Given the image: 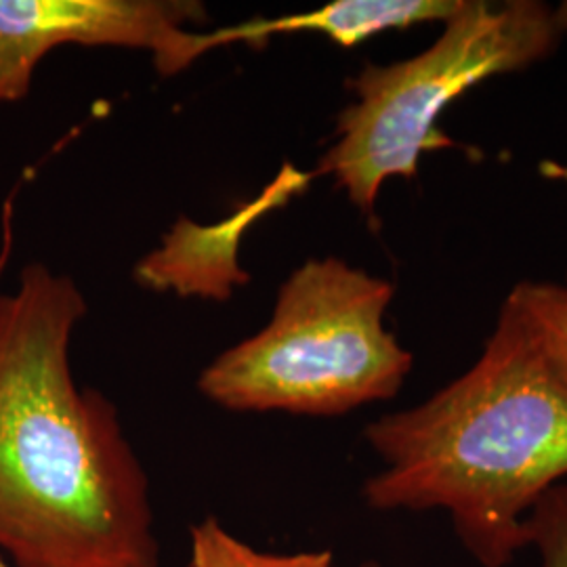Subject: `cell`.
I'll list each match as a JSON object with an SVG mask.
<instances>
[{"mask_svg": "<svg viewBox=\"0 0 567 567\" xmlns=\"http://www.w3.org/2000/svg\"><path fill=\"white\" fill-rule=\"evenodd\" d=\"M566 34L567 2L463 0L423 53L368 63L347 82L355 100L339 114L313 177H332L372 219L389 179H414L425 152L452 145L437 128L450 103L492 76L547 60Z\"/></svg>", "mask_w": 567, "mask_h": 567, "instance_id": "cell-4", "label": "cell"}, {"mask_svg": "<svg viewBox=\"0 0 567 567\" xmlns=\"http://www.w3.org/2000/svg\"><path fill=\"white\" fill-rule=\"evenodd\" d=\"M395 288L326 257L280 286L269 324L206 365L198 389L231 412L341 416L391 400L412 353L386 328Z\"/></svg>", "mask_w": 567, "mask_h": 567, "instance_id": "cell-3", "label": "cell"}, {"mask_svg": "<svg viewBox=\"0 0 567 567\" xmlns=\"http://www.w3.org/2000/svg\"><path fill=\"white\" fill-rule=\"evenodd\" d=\"M463 0H334L320 9L274 20H250L204 32L206 51L227 44L261 47L274 37L316 32L339 47L351 49L386 30H405L421 23H446Z\"/></svg>", "mask_w": 567, "mask_h": 567, "instance_id": "cell-7", "label": "cell"}, {"mask_svg": "<svg viewBox=\"0 0 567 567\" xmlns=\"http://www.w3.org/2000/svg\"><path fill=\"white\" fill-rule=\"evenodd\" d=\"M208 11L198 0H0V105L21 102L53 49L147 51L168 79L206 55Z\"/></svg>", "mask_w": 567, "mask_h": 567, "instance_id": "cell-5", "label": "cell"}, {"mask_svg": "<svg viewBox=\"0 0 567 567\" xmlns=\"http://www.w3.org/2000/svg\"><path fill=\"white\" fill-rule=\"evenodd\" d=\"M505 303L513 307L548 368L567 386V286L519 282Z\"/></svg>", "mask_w": 567, "mask_h": 567, "instance_id": "cell-9", "label": "cell"}, {"mask_svg": "<svg viewBox=\"0 0 567 567\" xmlns=\"http://www.w3.org/2000/svg\"><path fill=\"white\" fill-rule=\"evenodd\" d=\"M81 288L28 265L0 295V555L16 567H158L150 480L114 404L81 389Z\"/></svg>", "mask_w": 567, "mask_h": 567, "instance_id": "cell-1", "label": "cell"}, {"mask_svg": "<svg viewBox=\"0 0 567 567\" xmlns=\"http://www.w3.org/2000/svg\"><path fill=\"white\" fill-rule=\"evenodd\" d=\"M383 468L365 480L374 511H444L482 567L527 547L526 519L567 480V386L511 305L480 360L419 405L364 431Z\"/></svg>", "mask_w": 567, "mask_h": 567, "instance_id": "cell-2", "label": "cell"}, {"mask_svg": "<svg viewBox=\"0 0 567 567\" xmlns=\"http://www.w3.org/2000/svg\"><path fill=\"white\" fill-rule=\"evenodd\" d=\"M0 567H16V566H13V564H9V561H7V559H4V557H2V555H0Z\"/></svg>", "mask_w": 567, "mask_h": 567, "instance_id": "cell-11", "label": "cell"}, {"mask_svg": "<svg viewBox=\"0 0 567 567\" xmlns=\"http://www.w3.org/2000/svg\"><path fill=\"white\" fill-rule=\"evenodd\" d=\"M330 550L269 553L248 545L219 517L206 515L189 527V567H332Z\"/></svg>", "mask_w": 567, "mask_h": 567, "instance_id": "cell-8", "label": "cell"}, {"mask_svg": "<svg viewBox=\"0 0 567 567\" xmlns=\"http://www.w3.org/2000/svg\"><path fill=\"white\" fill-rule=\"evenodd\" d=\"M311 179L313 173L284 164L282 173L265 187L261 196L240 206L221 224L196 225L182 219L166 234L163 246L140 261L135 269L137 280L154 290H173L179 297L229 299L236 286L248 282V274L238 265L244 231L265 213L303 192Z\"/></svg>", "mask_w": 567, "mask_h": 567, "instance_id": "cell-6", "label": "cell"}, {"mask_svg": "<svg viewBox=\"0 0 567 567\" xmlns=\"http://www.w3.org/2000/svg\"><path fill=\"white\" fill-rule=\"evenodd\" d=\"M527 547L540 553L543 567H567V480L550 487L526 519Z\"/></svg>", "mask_w": 567, "mask_h": 567, "instance_id": "cell-10", "label": "cell"}, {"mask_svg": "<svg viewBox=\"0 0 567 567\" xmlns=\"http://www.w3.org/2000/svg\"><path fill=\"white\" fill-rule=\"evenodd\" d=\"M364 567H377V566H364Z\"/></svg>", "mask_w": 567, "mask_h": 567, "instance_id": "cell-12", "label": "cell"}]
</instances>
